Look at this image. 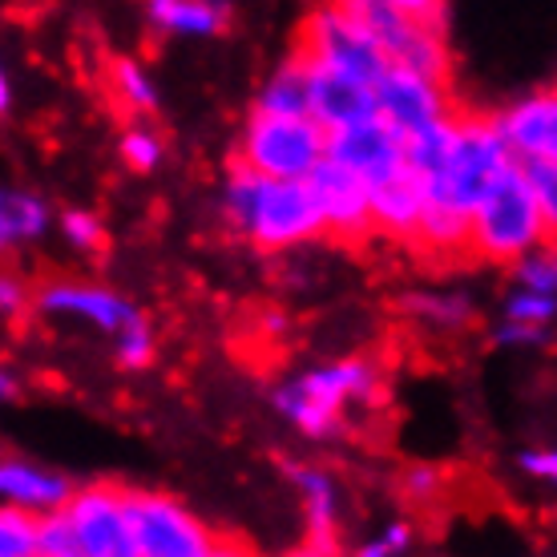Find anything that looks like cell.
<instances>
[{
  "label": "cell",
  "mask_w": 557,
  "mask_h": 557,
  "mask_svg": "<svg viewBox=\"0 0 557 557\" xmlns=\"http://www.w3.org/2000/svg\"><path fill=\"white\" fill-rule=\"evenodd\" d=\"M255 113L311 117V61L299 49H292V57L271 70V77H267L259 98H255Z\"/></svg>",
  "instance_id": "d6986e66"
},
{
  "label": "cell",
  "mask_w": 557,
  "mask_h": 557,
  "mask_svg": "<svg viewBox=\"0 0 557 557\" xmlns=\"http://www.w3.org/2000/svg\"><path fill=\"white\" fill-rule=\"evenodd\" d=\"M445 485V473L441 469H432V465H417V469H408L405 473V493L408 497H417V502H432L436 493Z\"/></svg>",
  "instance_id": "d6a6232c"
},
{
  "label": "cell",
  "mask_w": 557,
  "mask_h": 557,
  "mask_svg": "<svg viewBox=\"0 0 557 557\" xmlns=\"http://www.w3.org/2000/svg\"><path fill=\"white\" fill-rule=\"evenodd\" d=\"M408 545H412V530H408L405 521H396V525H388L380 537L360 545L356 557H400V554H408Z\"/></svg>",
  "instance_id": "1f68e13d"
},
{
  "label": "cell",
  "mask_w": 557,
  "mask_h": 557,
  "mask_svg": "<svg viewBox=\"0 0 557 557\" xmlns=\"http://www.w3.org/2000/svg\"><path fill=\"white\" fill-rule=\"evenodd\" d=\"M505 320L525 323V327H537V332H545V327L557 320V299H549V295H537V292H513V295H509V304H505Z\"/></svg>",
  "instance_id": "83f0119b"
},
{
  "label": "cell",
  "mask_w": 557,
  "mask_h": 557,
  "mask_svg": "<svg viewBox=\"0 0 557 557\" xmlns=\"http://www.w3.org/2000/svg\"><path fill=\"white\" fill-rule=\"evenodd\" d=\"M545 332H537V327H525V323H509L505 320L502 327H497V344H513V348H530V344H542Z\"/></svg>",
  "instance_id": "e575fe53"
},
{
  "label": "cell",
  "mask_w": 557,
  "mask_h": 557,
  "mask_svg": "<svg viewBox=\"0 0 557 557\" xmlns=\"http://www.w3.org/2000/svg\"><path fill=\"white\" fill-rule=\"evenodd\" d=\"M146 16L153 28L174 37H219L231 25V9L210 0H150Z\"/></svg>",
  "instance_id": "ffe728a7"
},
{
  "label": "cell",
  "mask_w": 557,
  "mask_h": 557,
  "mask_svg": "<svg viewBox=\"0 0 557 557\" xmlns=\"http://www.w3.org/2000/svg\"><path fill=\"white\" fill-rule=\"evenodd\" d=\"M295 49H299L311 65H323V70H335V73H344V77H356V82L372 85V89H376L392 70L384 45L376 41V33L363 25L360 16L351 13V4H323V9H311V13L304 16V25H299Z\"/></svg>",
  "instance_id": "5b68a950"
},
{
  "label": "cell",
  "mask_w": 557,
  "mask_h": 557,
  "mask_svg": "<svg viewBox=\"0 0 557 557\" xmlns=\"http://www.w3.org/2000/svg\"><path fill=\"white\" fill-rule=\"evenodd\" d=\"M37 557H89L82 537H77V530H73L70 509L53 517H41V549H37Z\"/></svg>",
  "instance_id": "484cf974"
},
{
  "label": "cell",
  "mask_w": 557,
  "mask_h": 557,
  "mask_svg": "<svg viewBox=\"0 0 557 557\" xmlns=\"http://www.w3.org/2000/svg\"><path fill=\"white\" fill-rule=\"evenodd\" d=\"M150 360H153V332L150 323L141 320L134 332H126L117 339V363L126 372H141V368H150Z\"/></svg>",
  "instance_id": "4dcf8cb0"
},
{
  "label": "cell",
  "mask_w": 557,
  "mask_h": 557,
  "mask_svg": "<svg viewBox=\"0 0 557 557\" xmlns=\"http://www.w3.org/2000/svg\"><path fill=\"white\" fill-rule=\"evenodd\" d=\"M223 214L259 251H287L311 238H327L320 202L307 182H271L238 162L223 186Z\"/></svg>",
  "instance_id": "6da1fadb"
},
{
  "label": "cell",
  "mask_w": 557,
  "mask_h": 557,
  "mask_svg": "<svg viewBox=\"0 0 557 557\" xmlns=\"http://www.w3.org/2000/svg\"><path fill=\"white\" fill-rule=\"evenodd\" d=\"M70 521L89 557H141L122 485L98 481V485L77 488V497L70 505Z\"/></svg>",
  "instance_id": "9c48e42d"
},
{
  "label": "cell",
  "mask_w": 557,
  "mask_h": 557,
  "mask_svg": "<svg viewBox=\"0 0 557 557\" xmlns=\"http://www.w3.org/2000/svg\"><path fill=\"white\" fill-rule=\"evenodd\" d=\"M311 195L320 202L323 214V235L335 238V243H363V238L376 231V219H372V190L368 182L356 174V170L339 166V162H323L311 178Z\"/></svg>",
  "instance_id": "30bf717a"
},
{
  "label": "cell",
  "mask_w": 557,
  "mask_h": 557,
  "mask_svg": "<svg viewBox=\"0 0 557 557\" xmlns=\"http://www.w3.org/2000/svg\"><path fill=\"white\" fill-rule=\"evenodd\" d=\"M287 557H327V554H320V549H311V545H299V549H292Z\"/></svg>",
  "instance_id": "f35d334b"
},
{
  "label": "cell",
  "mask_w": 557,
  "mask_h": 557,
  "mask_svg": "<svg viewBox=\"0 0 557 557\" xmlns=\"http://www.w3.org/2000/svg\"><path fill=\"white\" fill-rule=\"evenodd\" d=\"M49 219H53V210H49V202L41 195L4 186V195H0V243L9 251L25 247V243H37L49 231Z\"/></svg>",
  "instance_id": "44dd1931"
},
{
  "label": "cell",
  "mask_w": 557,
  "mask_h": 557,
  "mask_svg": "<svg viewBox=\"0 0 557 557\" xmlns=\"http://www.w3.org/2000/svg\"><path fill=\"white\" fill-rule=\"evenodd\" d=\"M61 238L70 243L73 251H101L106 247V226L89 210H65L61 214Z\"/></svg>",
  "instance_id": "f1b7e54d"
},
{
  "label": "cell",
  "mask_w": 557,
  "mask_h": 557,
  "mask_svg": "<svg viewBox=\"0 0 557 557\" xmlns=\"http://www.w3.org/2000/svg\"><path fill=\"white\" fill-rule=\"evenodd\" d=\"M210 557H259L247 542H238V537H219L214 542V549H210Z\"/></svg>",
  "instance_id": "8d00e7d4"
},
{
  "label": "cell",
  "mask_w": 557,
  "mask_h": 557,
  "mask_svg": "<svg viewBox=\"0 0 557 557\" xmlns=\"http://www.w3.org/2000/svg\"><path fill=\"white\" fill-rule=\"evenodd\" d=\"M517 278H521V292H537L557 299V243L530 255L525 263H517Z\"/></svg>",
  "instance_id": "4316f807"
},
{
  "label": "cell",
  "mask_w": 557,
  "mask_h": 557,
  "mask_svg": "<svg viewBox=\"0 0 557 557\" xmlns=\"http://www.w3.org/2000/svg\"><path fill=\"white\" fill-rule=\"evenodd\" d=\"M9 106H13V85H9V77H0V110L9 113Z\"/></svg>",
  "instance_id": "74e56055"
},
{
  "label": "cell",
  "mask_w": 557,
  "mask_h": 557,
  "mask_svg": "<svg viewBox=\"0 0 557 557\" xmlns=\"http://www.w3.org/2000/svg\"><path fill=\"white\" fill-rule=\"evenodd\" d=\"M368 190H372V219H376L380 235L417 243L420 219H424V207H429V182L420 178L412 166H405L400 174H392V178L376 182Z\"/></svg>",
  "instance_id": "e0dca14e"
},
{
  "label": "cell",
  "mask_w": 557,
  "mask_h": 557,
  "mask_svg": "<svg viewBox=\"0 0 557 557\" xmlns=\"http://www.w3.org/2000/svg\"><path fill=\"white\" fill-rule=\"evenodd\" d=\"M292 481L299 488V502H304V517H307V545L320 549V554L332 557L335 554V533H339V505H335V481L315 465H295Z\"/></svg>",
  "instance_id": "ac0fdd59"
},
{
  "label": "cell",
  "mask_w": 557,
  "mask_h": 557,
  "mask_svg": "<svg viewBox=\"0 0 557 557\" xmlns=\"http://www.w3.org/2000/svg\"><path fill=\"white\" fill-rule=\"evenodd\" d=\"M126 509L141 557H210L219 542L186 505L166 493L126 488Z\"/></svg>",
  "instance_id": "ba28073f"
},
{
  "label": "cell",
  "mask_w": 557,
  "mask_h": 557,
  "mask_svg": "<svg viewBox=\"0 0 557 557\" xmlns=\"http://www.w3.org/2000/svg\"><path fill=\"white\" fill-rule=\"evenodd\" d=\"M549 247V226L533 198L521 166H509L488 190L473 219V259L485 263H525L530 255Z\"/></svg>",
  "instance_id": "3957f363"
},
{
  "label": "cell",
  "mask_w": 557,
  "mask_h": 557,
  "mask_svg": "<svg viewBox=\"0 0 557 557\" xmlns=\"http://www.w3.org/2000/svg\"><path fill=\"white\" fill-rule=\"evenodd\" d=\"M0 497L9 509H21V513L33 517H53L65 513L77 497V485L70 476L53 473V469H41L25 457H4L0 460Z\"/></svg>",
  "instance_id": "5bb4252c"
},
{
  "label": "cell",
  "mask_w": 557,
  "mask_h": 557,
  "mask_svg": "<svg viewBox=\"0 0 557 557\" xmlns=\"http://www.w3.org/2000/svg\"><path fill=\"white\" fill-rule=\"evenodd\" d=\"M497 129L517 162H557V85L509 106Z\"/></svg>",
  "instance_id": "9a60e30c"
},
{
  "label": "cell",
  "mask_w": 557,
  "mask_h": 557,
  "mask_svg": "<svg viewBox=\"0 0 557 557\" xmlns=\"http://www.w3.org/2000/svg\"><path fill=\"white\" fill-rule=\"evenodd\" d=\"M376 110L400 138H412L420 129L441 126L448 117H457L453 101H448V85L429 82L420 73L396 70V65L376 85Z\"/></svg>",
  "instance_id": "8fae6325"
},
{
  "label": "cell",
  "mask_w": 557,
  "mask_h": 557,
  "mask_svg": "<svg viewBox=\"0 0 557 557\" xmlns=\"http://www.w3.org/2000/svg\"><path fill=\"white\" fill-rule=\"evenodd\" d=\"M380 392V368L363 356L323 363L275 388V408L304 436H332L339 429L344 405H363Z\"/></svg>",
  "instance_id": "7a4b0ae2"
},
{
  "label": "cell",
  "mask_w": 557,
  "mask_h": 557,
  "mask_svg": "<svg viewBox=\"0 0 557 557\" xmlns=\"http://www.w3.org/2000/svg\"><path fill=\"white\" fill-rule=\"evenodd\" d=\"M37 311H45V315H73V320L94 323V327L117 335V339L146 320L126 295L98 287V283H45L37 292Z\"/></svg>",
  "instance_id": "7c38bea8"
},
{
  "label": "cell",
  "mask_w": 557,
  "mask_h": 557,
  "mask_svg": "<svg viewBox=\"0 0 557 557\" xmlns=\"http://www.w3.org/2000/svg\"><path fill=\"white\" fill-rule=\"evenodd\" d=\"M41 549V517L21 509H0V557H37Z\"/></svg>",
  "instance_id": "cb8c5ba5"
},
{
  "label": "cell",
  "mask_w": 557,
  "mask_h": 557,
  "mask_svg": "<svg viewBox=\"0 0 557 557\" xmlns=\"http://www.w3.org/2000/svg\"><path fill=\"white\" fill-rule=\"evenodd\" d=\"M0 307H4V315H9V320L25 307V287H21V278L16 275L0 278Z\"/></svg>",
  "instance_id": "d590c367"
},
{
  "label": "cell",
  "mask_w": 557,
  "mask_h": 557,
  "mask_svg": "<svg viewBox=\"0 0 557 557\" xmlns=\"http://www.w3.org/2000/svg\"><path fill=\"white\" fill-rule=\"evenodd\" d=\"M521 473L537 476V481H557V448H537V453H521Z\"/></svg>",
  "instance_id": "836d02e7"
},
{
  "label": "cell",
  "mask_w": 557,
  "mask_h": 557,
  "mask_svg": "<svg viewBox=\"0 0 557 557\" xmlns=\"http://www.w3.org/2000/svg\"><path fill=\"white\" fill-rule=\"evenodd\" d=\"M351 13L376 33L396 70L420 73L429 82L448 85L453 57L445 45V28H432L400 9V0H351Z\"/></svg>",
  "instance_id": "52a82bcc"
},
{
  "label": "cell",
  "mask_w": 557,
  "mask_h": 557,
  "mask_svg": "<svg viewBox=\"0 0 557 557\" xmlns=\"http://www.w3.org/2000/svg\"><path fill=\"white\" fill-rule=\"evenodd\" d=\"M405 311L432 323V327H441V332H460L465 323L473 320V304L457 292H408Z\"/></svg>",
  "instance_id": "7402d4cb"
},
{
  "label": "cell",
  "mask_w": 557,
  "mask_h": 557,
  "mask_svg": "<svg viewBox=\"0 0 557 557\" xmlns=\"http://www.w3.org/2000/svg\"><path fill=\"white\" fill-rule=\"evenodd\" d=\"M110 89L129 113L158 110V89H153L150 73L141 70L134 57H113L110 61Z\"/></svg>",
  "instance_id": "603a6c76"
},
{
  "label": "cell",
  "mask_w": 557,
  "mask_h": 557,
  "mask_svg": "<svg viewBox=\"0 0 557 557\" xmlns=\"http://www.w3.org/2000/svg\"><path fill=\"white\" fill-rule=\"evenodd\" d=\"M372 117H380L372 85L311 65V122H320L327 134H339V129H351Z\"/></svg>",
  "instance_id": "2e32d148"
},
{
  "label": "cell",
  "mask_w": 557,
  "mask_h": 557,
  "mask_svg": "<svg viewBox=\"0 0 557 557\" xmlns=\"http://www.w3.org/2000/svg\"><path fill=\"white\" fill-rule=\"evenodd\" d=\"M517 158L509 150V141L502 138V129H497V117L493 122L488 117H465L448 166L436 178H429V207L476 219L488 190L497 186V178Z\"/></svg>",
  "instance_id": "277c9868"
},
{
  "label": "cell",
  "mask_w": 557,
  "mask_h": 557,
  "mask_svg": "<svg viewBox=\"0 0 557 557\" xmlns=\"http://www.w3.org/2000/svg\"><path fill=\"white\" fill-rule=\"evenodd\" d=\"M525 182H530L533 198L545 214V226H549V243H557V162H517Z\"/></svg>",
  "instance_id": "d4e9b609"
},
{
  "label": "cell",
  "mask_w": 557,
  "mask_h": 557,
  "mask_svg": "<svg viewBox=\"0 0 557 557\" xmlns=\"http://www.w3.org/2000/svg\"><path fill=\"white\" fill-rule=\"evenodd\" d=\"M122 162H126L134 174H150V170H158V162H162V138L158 134H150V129H126V138H122Z\"/></svg>",
  "instance_id": "f546056e"
},
{
  "label": "cell",
  "mask_w": 557,
  "mask_h": 557,
  "mask_svg": "<svg viewBox=\"0 0 557 557\" xmlns=\"http://www.w3.org/2000/svg\"><path fill=\"white\" fill-rule=\"evenodd\" d=\"M327 162V129L311 117L251 113L238 134V166L271 182H307Z\"/></svg>",
  "instance_id": "8992f818"
},
{
  "label": "cell",
  "mask_w": 557,
  "mask_h": 557,
  "mask_svg": "<svg viewBox=\"0 0 557 557\" xmlns=\"http://www.w3.org/2000/svg\"><path fill=\"white\" fill-rule=\"evenodd\" d=\"M327 158L339 162V166L356 170L368 186L392 178L408 166V150L405 138L384 122V117H372V122H360L351 129H339V134H327Z\"/></svg>",
  "instance_id": "4fadbf2b"
}]
</instances>
